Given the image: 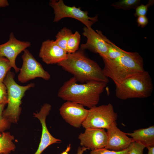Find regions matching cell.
Instances as JSON below:
<instances>
[{
    "mask_svg": "<svg viewBox=\"0 0 154 154\" xmlns=\"http://www.w3.org/2000/svg\"><path fill=\"white\" fill-rule=\"evenodd\" d=\"M146 146L140 142L132 141L127 149V154H143Z\"/></svg>",
    "mask_w": 154,
    "mask_h": 154,
    "instance_id": "cell-23",
    "label": "cell"
},
{
    "mask_svg": "<svg viewBox=\"0 0 154 154\" xmlns=\"http://www.w3.org/2000/svg\"><path fill=\"white\" fill-rule=\"evenodd\" d=\"M84 107L77 103L66 101L60 108V113L63 119L70 125L80 128L88 112L89 109Z\"/></svg>",
    "mask_w": 154,
    "mask_h": 154,
    "instance_id": "cell-10",
    "label": "cell"
},
{
    "mask_svg": "<svg viewBox=\"0 0 154 154\" xmlns=\"http://www.w3.org/2000/svg\"><path fill=\"white\" fill-rule=\"evenodd\" d=\"M12 68L9 60L0 56V82H3L8 72Z\"/></svg>",
    "mask_w": 154,
    "mask_h": 154,
    "instance_id": "cell-22",
    "label": "cell"
},
{
    "mask_svg": "<svg viewBox=\"0 0 154 154\" xmlns=\"http://www.w3.org/2000/svg\"><path fill=\"white\" fill-rule=\"evenodd\" d=\"M5 105L0 104V132H2L8 129L10 125V122L3 116Z\"/></svg>",
    "mask_w": 154,
    "mask_h": 154,
    "instance_id": "cell-26",
    "label": "cell"
},
{
    "mask_svg": "<svg viewBox=\"0 0 154 154\" xmlns=\"http://www.w3.org/2000/svg\"><path fill=\"white\" fill-rule=\"evenodd\" d=\"M127 148L121 151L110 150L105 148L91 150L90 154H127Z\"/></svg>",
    "mask_w": 154,
    "mask_h": 154,
    "instance_id": "cell-25",
    "label": "cell"
},
{
    "mask_svg": "<svg viewBox=\"0 0 154 154\" xmlns=\"http://www.w3.org/2000/svg\"><path fill=\"white\" fill-rule=\"evenodd\" d=\"M7 102V88L3 82H0V104H5Z\"/></svg>",
    "mask_w": 154,
    "mask_h": 154,
    "instance_id": "cell-27",
    "label": "cell"
},
{
    "mask_svg": "<svg viewBox=\"0 0 154 154\" xmlns=\"http://www.w3.org/2000/svg\"><path fill=\"white\" fill-rule=\"evenodd\" d=\"M133 141L140 142L146 147L154 146V126L134 130L132 132L126 133Z\"/></svg>",
    "mask_w": 154,
    "mask_h": 154,
    "instance_id": "cell-16",
    "label": "cell"
},
{
    "mask_svg": "<svg viewBox=\"0 0 154 154\" xmlns=\"http://www.w3.org/2000/svg\"><path fill=\"white\" fill-rule=\"evenodd\" d=\"M72 33L71 30L66 27H64L55 36L56 39L55 41L60 47L66 51L67 42Z\"/></svg>",
    "mask_w": 154,
    "mask_h": 154,
    "instance_id": "cell-18",
    "label": "cell"
},
{
    "mask_svg": "<svg viewBox=\"0 0 154 154\" xmlns=\"http://www.w3.org/2000/svg\"></svg>",
    "mask_w": 154,
    "mask_h": 154,
    "instance_id": "cell-33",
    "label": "cell"
},
{
    "mask_svg": "<svg viewBox=\"0 0 154 154\" xmlns=\"http://www.w3.org/2000/svg\"><path fill=\"white\" fill-rule=\"evenodd\" d=\"M51 108L50 105L45 103L42 107L39 112L33 114L34 116L39 120L42 126L40 142L37 151L34 154H41L49 146L61 141V140L55 138L51 135L46 125V118L49 114Z\"/></svg>",
    "mask_w": 154,
    "mask_h": 154,
    "instance_id": "cell-14",
    "label": "cell"
},
{
    "mask_svg": "<svg viewBox=\"0 0 154 154\" xmlns=\"http://www.w3.org/2000/svg\"><path fill=\"white\" fill-rule=\"evenodd\" d=\"M117 118V114L113 106L109 103L89 109L87 116L82 125L85 129L93 128L107 130L116 122Z\"/></svg>",
    "mask_w": 154,
    "mask_h": 154,
    "instance_id": "cell-6",
    "label": "cell"
},
{
    "mask_svg": "<svg viewBox=\"0 0 154 154\" xmlns=\"http://www.w3.org/2000/svg\"><path fill=\"white\" fill-rule=\"evenodd\" d=\"M71 149V144H69L65 150L60 154H68L69 152Z\"/></svg>",
    "mask_w": 154,
    "mask_h": 154,
    "instance_id": "cell-32",
    "label": "cell"
},
{
    "mask_svg": "<svg viewBox=\"0 0 154 154\" xmlns=\"http://www.w3.org/2000/svg\"><path fill=\"white\" fill-rule=\"evenodd\" d=\"M9 5L8 1L7 0H0V7H5Z\"/></svg>",
    "mask_w": 154,
    "mask_h": 154,
    "instance_id": "cell-30",
    "label": "cell"
},
{
    "mask_svg": "<svg viewBox=\"0 0 154 154\" xmlns=\"http://www.w3.org/2000/svg\"><path fill=\"white\" fill-rule=\"evenodd\" d=\"M14 77V73L9 71L3 82L7 89L8 102L3 116L9 122L15 123L17 121L21 113V99L25 92L33 87L35 84L31 83L25 86L20 85L16 82Z\"/></svg>",
    "mask_w": 154,
    "mask_h": 154,
    "instance_id": "cell-5",
    "label": "cell"
},
{
    "mask_svg": "<svg viewBox=\"0 0 154 154\" xmlns=\"http://www.w3.org/2000/svg\"><path fill=\"white\" fill-rule=\"evenodd\" d=\"M68 54L55 40L48 39L42 43L39 56L45 63L50 64L59 63L65 60Z\"/></svg>",
    "mask_w": 154,
    "mask_h": 154,
    "instance_id": "cell-13",
    "label": "cell"
},
{
    "mask_svg": "<svg viewBox=\"0 0 154 154\" xmlns=\"http://www.w3.org/2000/svg\"><path fill=\"white\" fill-rule=\"evenodd\" d=\"M146 147L148 149L147 154H154V146H147Z\"/></svg>",
    "mask_w": 154,
    "mask_h": 154,
    "instance_id": "cell-31",
    "label": "cell"
},
{
    "mask_svg": "<svg viewBox=\"0 0 154 154\" xmlns=\"http://www.w3.org/2000/svg\"><path fill=\"white\" fill-rule=\"evenodd\" d=\"M84 50L80 49L68 53L67 58L58 65L81 83L90 81L108 83V78L104 75L102 69L96 62L86 56Z\"/></svg>",
    "mask_w": 154,
    "mask_h": 154,
    "instance_id": "cell-2",
    "label": "cell"
},
{
    "mask_svg": "<svg viewBox=\"0 0 154 154\" xmlns=\"http://www.w3.org/2000/svg\"><path fill=\"white\" fill-rule=\"evenodd\" d=\"M87 149H88V148L84 147L82 146V147H79L78 149L76 154H83L84 152Z\"/></svg>",
    "mask_w": 154,
    "mask_h": 154,
    "instance_id": "cell-29",
    "label": "cell"
},
{
    "mask_svg": "<svg viewBox=\"0 0 154 154\" xmlns=\"http://www.w3.org/2000/svg\"><path fill=\"white\" fill-rule=\"evenodd\" d=\"M82 35L87 38V40L85 43L80 45V49L83 50L88 49L98 53L102 57L106 56L108 51L107 38L100 31L97 30L96 32L92 27H85Z\"/></svg>",
    "mask_w": 154,
    "mask_h": 154,
    "instance_id": "cell-9",
    "label": "cell"
},
{
    "mask_svg": "<svg viewBox=\"0 0 154 154\" xmlns=\"http://www.w3.org/2000/svg\"><path fill=\"white\" fill-rule=\"evenodd\" d=\"M154 3L153 0H149L148 3L146 5L143 4L138 5L135 9L134 15L135 17L146 16L148 8L152 5Z\"/></svg>",
    "mask_w": 154,
    "mask_h": 154,
    "instance_id": "cell-24",
    "label": "cell"
},
{
    "mask_svg": "<svg viewBox=\"0 0 154 154\" xmlns=\"http://www.w3.org/2000/svg\"><path fill=\"white\" fill-rule=\"evenodd\" d=\"M137 22L139 27L143 28L148 24V20L146 16H140L137 17Z\"/></svg>",
    "mask_w": 154,
    "mask_h": 154,
    "instance_id": "cell-28",
    "label": "cell"
},
{
    "mask_svg": "<svg viewBox=\"0 0 154 154\" xmlns=\"http://www.w3.org/2000/svg\"><path fill=\"white\" fill-rule=\"evenodd\" d=\"M115 85L116 96L123 100L148 98L151 95L153 88L150 75L145 70L129 77Z\"/></svg>",
    "mask_w": 154,
    "mask_h": 154,
    "instance_id": "cell-4",
    "label": "cell"
},
{
    "mask_svg": "<svg viewBox=\"0 0 154 154\" xmlns=\"http://www.w3.org/2000/svg\"><path fill=\"white\" fill-rule=\"evenodd\" d=\"M22 57L23 64L18 76L19 82L24 83L36 78L46 80L50 79V74L44 69L29 50H25Z\"/></svg>",
    "mask_w": 154,
    "mask_h": 154,
    "instance_id": "cell-8",
    "label": "cell"
},
{
    "mask_svg": "<svg viewBox=\"0 0 154 154\" xmlns=\"http://www.w3.org/2000/svg\"><path fill=\"white\" fill-rule=\"evenodd\" d=\"M107 141L105 148L112 150L119 151L127 149L133 141L131 138L120 129L116 122L113 123L107 130Z\"/></svg>",
    "mask_w": 154,
    "mask_h": 154,
    "instance_id": "cell-15",
    "label": "cell"
},
{
    "mask_svg": "<svg viewBox=\"0 0 154 154\" xmlns=\"http://www.w3.org/2000/svg\"><path fill=\"white\" fill-rule=\"evenodd\" d=\"M14 139V136L9 132H3L0 134V154H9L15 150Z\"/></svg>",
    "mask_w": 154,
    "mask_h": 154,
    "instance_id": "cell-17",
    "label": "cell"
},
{
    "mask_svg": "<svg viewBox=\"0 0 154 154\" xmlns=\"http://www.w3.org/2000/svg\"><path fill=\"white\" fill-rule=\"evenodd\" d=\"M106 40L108 42V51L106 56L104 57L111 60H114L123 54L124 50L116 46L107 38Z\"/></svg>",
    "mask_w": 154,
    "mask_h": 154,
    "instance_id": "cell-21",
    "label": "cell"
},
{
    "mask_svg": "<svg viewBox=\"0 0 154 154\" xmlns=\"http://www.w3.org/2000/svg\"><path fill=\"white\" fill-rule=\"evenodd\" d=\"M102 58L104 63L103 72L106 77L112 80L115 85L129 77L145 70L143 59L136 52L124 50L122 56L114 60Z\"/></svg>",
    "mask_w": 154,
    "mask_h": 154,
    "instance_id": "cell-3",
    "label": "cell"
},
{
    "mask_svg": "<svg viewBox=\"0 0 154 154\" xmlns=\"http://www.w3.org/2000/svg\"><path fill=\"white\" fill-rule=\"evenodd\" d=\"M74 77L65 82L58 90V96L66 101L77 103L89 109L97 106L108 83L90 81L78 84Z\"/></svg>",
    "mask_w": 154,
    "mask_h": 154,
    "instance_id": "cell-1",
    "label": "cell"
},
{
    "mask_svg": "<svg viewBox=\"0 0 154 154\" xmlns=\"http://www.w3.org/2000/svg\"><path fill=\"white\" fill-rule=\"evenodd\" d=\"M78 138L80 144L91 150L105 148L107 141V134L105 129L88 128L84 133H80Z\"/></svg>",
    "mask_w": 154,
    "mask_h": 154,
    "instance_id": "cell-12",
    "label": "cell"
},
{
    "mask_svg": "<svg viewBox=\"0 0 154 154\" xmlns=\"http://www.w3.org/2000/svg\"><path fill=\"white\" fill-rule=\"evenodd\" d=\"M80 38V35L78 31L72 34L66 44V51L68 53L75 52L78 50Z\"/></svg>",
    "mask_w": 154,
    "mask_h": 154,
    "instance_id": "cell-19",
    "label": "cell"
},
{
    "mask_svg": "<svg viewBox=\"0 0 154 154\" xmlns=\"http://www.w3.org/2000/svg\"><path fill=\"white\" fill-rule=\"evenodd\" d=\"M49 4L54 11V22H57L64 18H72L80 21L86 27L90 28L98 21L97 15L93 17H89L87 11H83L80 8L75 6H67L62 0H52Z\"/></svg>",
    "mask_w": 154,
    "mask_h": 154,
    "instance_id": "cell-7",
    "label": "cell"
},
{
    "mask_svg": "<svg viewBox=\"0 0 154 154\" xmlns=\"http://www.w3.org/2000/svg\"><path fill=\"white\" fill-rule=\"evenodd\" d=\"M140 2L139 0H121L112 3L111 6L117 9L127 10L135 9Z\"/></svg>",
    "mask_w": 154,
    "mask_h": 154,
    "instance_id": "cell-20",
    "label": "cell"
},
{
    "mask_svg": "<svg viewBox=\"0 0 154 154\" xmlns=\"http://www.w3.org/2000/svg\"><path fill=\"white\" fill-rule=\"evenodd\" d=\"M31 43L28 41H23L17 39L13 33L10 35L9 40L0 44V56L5 57L9 61L12 68L15 72L19 71L20 68L16 65L15 61L18 55L29 47Z\"/></svg>",
    "mask_w": 154,
    "mask_h": 154,
    "instance_id": "cell-11",
    "label": "cell"
}]
</instances>
